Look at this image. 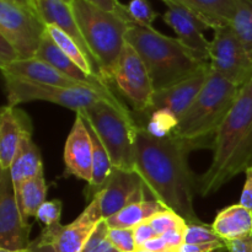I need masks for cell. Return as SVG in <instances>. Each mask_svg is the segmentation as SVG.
<instances>
[{"mask_svg":"<svg viewBox=\"0 0 252 252\" xmlns=\"http://www.w3.org/2000/svg\"><path fill=\"white\" fill-rule=\"evenodd\" d=\"M225 241L208 244H184L177 252H225Z\"/></svg>","mask_w":252,"mask_h":252,"instance_id":"obj_36","label":"cell"},{"mask_svg":"<svg viewBox=\"0 0 252 252\" xmlns=\"http://www.w3.org/2000/svg\"><path fill=\"white\" fill-rule=\"evenodd\" d=\"M17 206L22 219L26 224H30V219L36 218L39 207L47 201V187L44 174L34 179L25 181L19 186H14Z\"/></svg>","mask_w":252,"mask_h":252,"instance_id":"obj_25","label":"cell"},{"mask_svg":"<svg viewBox=\"0 0 252 252\" xmlns=\"http://www.w3.org/2000/svg\"><path fill=\"white\" fill-rule=\"evenodd\" d=\"M226 252H252V234L236 240L225 241Z\"/></svg>","mask_w":252,"mask_h":252,"instance_id":"obj_39","label":"cell"},{"mask_svg":"<svg viewBox=\"0 0 252 252\" xmlns=\"http://www.w3.org/2000/svg\"><path fill=\"white\" fill-rule=\"evenodd\" d=\"M148 221L154 228V230L157 231L159 236L164 235L167 231L177 230V229H186L187 224H189L181 216H179L176 212L171 211V209H166V211L155 214Z\"/></svg>","mask_w":252,"mask_h":252,"instance_id":"obj_28","label":"cell"},{"mask_svg":"<svg viewBox=\"0 0 252 252\" xmlns=\"http://www.w3.org/2000/svg\"><path fill=\"white\" fill-rule=\"evenodd\" d=\"M4 80L7 105L11 106H19L32 101H46L75 112L90 107L101 100H108L118 106H125L113 94H103L91 89L58 88L12 78H4Z\"/></svg>","mask_w":252,"mask_h":252,"instance_id":"obj_8","label":"cell"},{"mask_svg":"<svg viewBox=\"0 0 252 252\" xmlns=\"http://www.w3.org/2000/svg\"><path fill=\"white\" fill-rule=\"evenodd\" d=\"M127 11L135 25L144 27H153V22L159 16L148 0H130Z\"/></svg>","mask_w":252,"mask_h":252,"instance_id":"obj_29","label":"cell"},{"mask_svg":"<svg viewBox=\"0 0 252 252\" xmlns=\"http://www.w3.org/2000/svg\"><path fill=\"white\" fill-rule=\"evenodd\" d=\"M137 252H150V251H145V250H138Z\"/></svg>","mask_w":252,"mask_h":252,"instance_id":"obj_45","label":"cell"},{"mask_svg":"<svg viewBox=\"0 0 252 252\" xmlns=\"http://www.w3.org/2000/svg\"><path fill=\"white\" fill-rule=\"evenodd\" d=\"M185 231H186V229H177V230L167 231L161 236L170 248L174 249V250H179L185 244Z\"/></svg>","mask_w":252,"mask_h":252,"instance_id":"obj_40","label":"cell"},{"mask_svg":"<svg viewBox=\"0 0 252 252\" xmlns=\"http://www.w3.org/2000/svg\"><path fill=\"white\" fill-rule=\"evenodd\" d=\"M102 220L98 201L93 198L70 224L43 228L42 234L51 240L57 252H83L90 236Z\"/></svg>","mask_w":252,"mask_h":252,"instance_id":"obj_14","label":"cell"},{"mask_svg":"<svg viewBox=\"0 0 252 252\" xmlns=\"http://www.w3.org/2000/svg\"><path fill=\"white\" fill-rule=\"evenodd\" d=\"M32 133L29 116L17 106L6 105L0 112V170H9L25 135Z\"/></svg>","mask_w":252,"mask_h":252,"instance_id":"obj_18","label":"cell"},{"mask_svg":"<svg viewBox=\"0 0 252 252\" xmlns=\"http://www.w3.org/2000/svg\"><path fill=\"white\" fill-rule=\"evenodd\" d=\"M30 248L33 250V252H57L51 240L42 233L41 235H38L34 240L31 241Z\"/></svg>","mask_w":252,"mask_h":252,"instance_id":"obj_41","label":"cell"},{"mask_svg":"<svg viewBox=\"0 0 252 252\" xmlns=\"http://www.w3.org/2000/svg\"><path fill=\"white\" fill-rule=\"evenodd\" d=\"M148 193L145 182L137 170L113 167L107 181L95 192L93 198L98 201L106 220L129 204L145 201Z\"/></svg>","mask_w":252,"mask_h":252,"instance_id":"obj_12","label":"cell"},{"mask_svg":"<svg viewBox=\"0 0 252 252\" xmlns=\"http://www.w3.org/2000/svg\"><path fill=\"white\" fill-rule=\"evenodd\" d=\"M36 58L51 64L52 66L58 69L59 71H62L63 74L68 75L69 78L75 79V80L81 81V83L90 84V85L101 86V88H108V85L105 81L86 74L85 71H84L83 69L79 68L70 58H68V57L63 53V51L54 43V41L52 39V37L49 36L48 32H47L43 41H42L41 47H39L38 52H37Z\"/></svg>","mask_w":252,"mask_h":252,"instance_id":"obj_22","label":"cell"},{"mask_svg":"<svg viewBox=\"0 0 252 252\" xmlns=\"http://www.w3.org/2000/svg\"><path fill=\"white\" fill-rule=\"evenodd\" d=\"M209 73L211 65L208 64L191 78L170 88L155 91L149 110L139 115L143 116L142 118L150 116V121L145 126L147 129L159 137L171 134L177 122L198 96L208 79Z\"/></svg>","mask_w":252,"mask_h":252,"instance_id":"obj_7","label":"cell"},{"mask_svg":"<svg viewBox=\"0 0 252 252\" xmlns=\"http://www.w3.org/2000/svg\"><path fill=\"white\" fill-rule=\"evenodd\" d=\"M62 209H63V203L59 199L46 201L39 207L34 219L38 223L43 224L44 228H51V226L58 225V224H61Z\"/></svg>","mask_w":252,"mask_h":252,"instance_id":"obj_32","label":"cell"},{"mask_svg":"<svg viewBox=\"0 0 252 252\" xmlns=\"http://www.w3.org/2000/svg\"><path fill=\"white\" fill-rule=\"evenodd\" d=\"M167 10L162 15L165 24L169 25L176 33L177 38L202 62L209 63V46L211 41L204 37V30H209L204 22L191 11L176 2H165Z\"/></svg>","mask_w":252,"mask_h":252,"instance_id":"obj_16","label":"cell"},{"mask_svg":"<svg viewBox=\"0 0 252 252\" xmlns=\"http://www.w3.org/2000/svg\"><path fill=\"white\" fill-rule=\"evenodd\" d=\"M36 5L39 16H41L42 21L46 24V26H49V25L57 26L58 29L63 30L71 38L75 39L76 43L80 46V48L85 52L86 56L93 62L96 71L101 76L97 63L94 59L91 51L89 49L88 44H86L85 39L81 34L80 29H79V25L76 22L75 16H74L71 5L65 2L64 0H36Z\"/></svg>","mask_w":252,"mask_h":252,"instance_id":"obj_19","label":"cell"},{"mask_svg":"<svg viewBox=\"0 0 252 252\" xmlns=\"http://www.w3.org/2000/svg\"><path fill=\"white\" fill-rule=\"evenodd\" d=\"M209 65L212 70L239 88H243L252 78L251 57L230 25L214 30L209 46Z\"/></svg>","mask_w":252,"mask_h":252,"instance_id":"obj_11","label":"cell"},{"mask_svg":"<svg viewBox=\"0 0 252 252\" xmlns=\"http://www.w3.org/2000/svg\"><path fill=\"white\" fill-rule=\"evenodd\" d=\"M0 252H33L31 248L26 249V250H16V251H11V250H4V249H0Z\"/></svg>","mask_w":252,"mask_h":252,"instance_id":"obj_43","label":"cell"},{"mask_svg":"<svg viewBox=\"0 0 252 252\" xmlns=\"http://www.w3.org/2000/svg\"><path fill=\"white\" fill-rule=\"evenodd\" d=\"M5 1L11 2V4L16 5V6H20V7H22V9L29 10V11L34 12V14H38V10H37V5H36V0H5Z\"/></svg>","mask_w":252,"mask_h":252,"instance_id":"obj_42","label":"cell"},{"mask_svg":"<svg viewBox=\"0 0 252 252\" xmlns=\"http://www.w3.org/2000/svg\"><path fill=\"white\" fill-rule=\"evenodd\" d=\"M76 113L97 133L110 155L113 167L135 170V133L138 125L126 106L101 100Z\"/></svg>","mask_w":252,"mask_h":252,"instance_id":"obj_6","label":"cell"},{"mask_svg":"<svg viewBox=\"0 0 252 252\" xmlns=\"http://www.w3.org/2000/svg\"><path fill=\"white\" fill-rule=\"evenodd\" d=\"M30 233L31 225L25 223L17 206L10 170H0V249H30Z\"/></svg>","mask_w":252,"mask_h":252,"instance_id":"obj_13","label":"cell"},{"mask_svg":"<svg viewBox=\"0 0 252 252\" xmlns=\"http://www.w3.org/2000/svg\"><path fill=\"white\" fill-rule=\"evenodd\" d=\"M4 78L19 79V80L31 81V83L43 84V85L58 86V88L66 89H91V90L100 91L103 94H112L110 88H101V86L90 85V84L81 83L75 79L69 78L38 58L20 59L9 65L0 66Z\"/></svg>","mask_w":252,"mask_h":252,"instance_id":"obj_15","label":"cell"},{"mask_svg":"<svg viewBox=\"0 0 252 252\" xmlns=\"http://www.w3.org/2000/svg\"><path fill=\"white\" fill-rule=\"evenodd\" d=\"M64 175L74 176L90 184L93 179V140L85 121L76 113L65 147H64Z\"/></svg>","mask_w":252,"mask_h":252,"instance_id":"obj_17","label":"cell"},{"mask_svg":"<svg viewBox=\"0 0 252 252\" xmlns=\"http://www.w3.org/2000/svg\"><path fill=\"white\" fill-rule=\"evenodd\" d=\"M241 88L212 70L198 96L171 134L193 143L198 149H212L214 135L233 108Z\"/></svg>","mask_w":252,"mask_h":252,"instance_id":"obj_4","label":"cell"},{"mask_svg":"<svg viewBox=\"0 0 252 252\" xmlns=\"http://www.w3.org/2000/svg\"><path fill=\"white\" fill-rule=\"evenodd\" d=\"M110 83L117 86L138 116L149 110L155 93L154 84L142 57L128 42L116 63Z\"/></svg>","mask_w":252,"mask_h":252,"instance_id":"obj_9","label":"cell"},{"mask_svg":"<svg viewBox=\"0 0 252 252\" xmlns=\"http://www.w3.org/2000/svg\"><path fill=\"white\" fill-rule=\"evenodd\" d=\"M70 5L81 34L97 63L101 76L106 83H110L116 63L127 43L128 30L134 24L86 0H73Z\"/></svg>","mask_w":252,"mask_h":252,"instance_id":"obj_5","label":"cell"},{"mask_svg":"<svg viewBox=\"0 0 252 252\" xmlns=\"http://www.w3.org/2000/svg\"><path fill=\"white\" fill-rule=\"evenodd\" d=\"M47 32H48L49 36L52 37L54 43H56L57 46L63 51V53L65 54L68 58H70L79 68L83 69V70L85 71L86 74H89V75L103 80V79L98 75L97 71H96L93 62H91L90 58L86 56L85 52L80 48V46L76 43L75 39L71 38V37L69 36V34H66L63 30L58 29L57 26H52V25L47 26Z\"/></svg>","mask_w":252,"mask_h":252,"instance_id":"obj_26","label":"cell"},{"mask_svg":"<svg viewBox=\"0 0 252 252\" xmlns=\"http://www.w3.org/2000/svg\"><path fill=\"white\" fill-rule=\"evenodd\" d=\"M83 252H118L108 239V226L105 219L95 229Z\"/></svg>","mask_w":252,"mask_h":252,"instance_id":"obj_31","label":"cell"},{"mask_svg":"<svg viewBox=\"0 0 252 252\" xmlns=\"http://www.w3.org/2000/svg\"><path fill=\"white\" fill-rule=\"evenodd\" d=\"M231 29L252 59V0H238Z\"/></svg>","mask_w":252,"mask_h":252,"instance_id":"obj_27","label":"cell"},{"mask_svg":"<svg viewBox=\"0 0 252 252\" xmlns=\"http://www.w3.org/2000/svg\"><path fill=\"white\" fill-rule=\"evenodd\" d=\"M133 233H134V239L138 250L142 249L144 246V244H147L149 240L159 236L157 234V231L154 230V228L150 225L149 221H144V223L139 224L135 228H133Z\"/></svg>","mask_w":252,"mask_h":252,"instance_id":"obj_35","label":"cell"},{"mask_svg":"<svg viewBox=\"0 0 252 252\" xmlns=\"http://www.w3.org/2000/svg\"><path fill=\"white\" fill-rule=\"evenodd\" d=\"M209 169L198 177L203 198L252 167V78L241 88L229 115L214 135Z\"/></svg>","mask_w":252,"mask_h":252,"instance_id":"obj_2","label":"cell"},{"mask_svg":"<svg viewBox=\"0 0 252 252\" xmlns=\"http://www.w3.org/2000/svg\"><path fill=\"white\" fill-rule=\"evenodd\" d=\"M217 235L224 241L236 240L252 234V211L240 203L221 209L212 223Z\"/></svg>","mask_w":252,"mask_h":252,"instance_id":"obj_21","label":"cell"},{"mask_svg":"<svg viewBox=\"0 0 252 252\" xmlns=\"http://www.w3.org/2000/svg\"><path fill=\"white\" fill-rule=\"evenodd\" d=\"M86 1L95 5V6L100 7V9L105 10V11L113 12V14L120 15V16L125 17L126 20H128L129 22L134 24L127 11V5H123L120 0H86Z\"/></svg>","mask_w":252,"mask_h":252,"instance_id":"obj_34","label":"cell"},{"mask_svg":"<svg viewBox=\"0 0 252 252\" xmlns=\"http://www.w3.org/2000/svg\"><path fill=\"white\" fill-rule=\"evenodd\" d=\"M64 1L68 2V4H71V2H73V0H64Z\"/></svg>","mask_w":252,"mask_h":252,"instance_id":"obj_44","label":"cell"},{"mask_svg":"<svg viewBox=\"0 0 252 252\" xmlns=\"http://www.w3.org/2000/svg\"><path fill=\"white\" fill-rule=\"evenodd\" d=\"M198 149L193 143L172 134H153L138 125L135 133V170L154 199L176 212L189 224L202 223L194 211L198 177L189 165V154Z\"/></svg>","mask_w":252,"mask_h":252,"instance_id":"obj_1","label":"cell"},{"mask_svg":"<svg viewBox=\"0 0 252 252\" xmlns=\"http://www.w3.org/2000/svg\"><path fill=\"white\" fill-rule=\"evenodd\" d=\"M164 2L172 1L181 5L198 17L208 29L230 25L236 9L238 0H162Z\"/></svg>","mask_w":252,"mask_h":252,"instance_id":"obj_20","label":"cell"},{"mask_svg":"<svg viewBox=\"0 0 252 252\" xmlns=\"http://www.w3.org/2000/svg\"><path fill=\"white\" fill-rule=\"evenodd\" d=\"M166 209L169 208L158 199H145L138 203L129 204L115 216L106 219V223L110 229H133Z\"/></svg>","mask_w":252,"mask_h":252,"instance_id":"obj_24","label":"cell"},{"mask_svg":"<svg viewBox=\"0 0 252 252\" xmlns=\"http://www.w3.org/2000/svg\"><path fill=\"white\" fill-rule=\"evenodd\" d=\"M126 41L142 57L155 91L181 83L209 64L199 61L177 37L162 34L153 27L132 25Z\"/></svg>","mask_w":252,"mask_h":252,"instance_id":"obj_3","label":"cell"},{"mask_svg":"<svg viewBox=\"0 0 252 252\" xmlns=\"http://www.w3.org/2000/svg\"><path fill=\"white\" fill-rule=\"evenodd\" d=\"M217 241H224L217 235L216 231L212 228V224L192 223L187 224L186 231H185V244H208L217 243Z\"/></svg>","mask_w":252,"mask_h":252,"instance_id":"obj_30","label":"cell"},{"mask_svg":"<svg viewBox=\"0 0 252 252\" xmlns=\"http://www.w3.org/2000/svg\"><path fill=\"white\" fill-rule=\"evenodd\" d=\"M108 239L118 252H137L133 229H110L108 228Z\"/></svg>","mask_w":252,"mask_h":252,"instance_id":"obj_33","label":"cell"},{"mask_svg":"<svg viewBox=\"0 0 252 252\" xmlns=\"http://www.w3.org/2000/svg\"><path fill=\"white\" fill-rule=\"evenodd\" d=\"M20 59H21L20 54L15 49V47L10 42H7L4 37L0 36V66L9 65Z\"/></svg>","mask_w":252,"mask_h":252,"instance_id":"obj_37","label":"cell"},{"mask_svg":"<svg viewBox=\"0 0 252 252\" xmlns=\"http://www.w3.org/2000/svg\"><path fill=\"white\" fill-rule=\"evenodd\" d=\"M9 170L14 186L43 174L41 152L32 140V133L25 135Z\"/></svg>","mask_w":252,"mask_h":252,"instance_id":"obj_23","label":"cell"},{"mask_svg":"<svg viewBox=\"0 0 252 252\" xmlns=\"http://www.w3.org/2000/svg\"><path fill=\"white\" fill-rule=\"evenodd\" d=\"M245 175H246V180H245V184H244V189H243V192H241L239 203H240L241 206L245 207V208L252 211V167L246 170Z\"/></svg>","mask_w":252,"mask_h":252,"instance_id":"obj_38","label":"cell"},{"mask_svg":"<svg viewBox=\"0 0 252 252\" xmlns=\"http://www.w3.org/2000/svg\"><path fill=\"white\" fill-rule=\"evenodd\" d=\"M47 33L38 14L0 0V36L15 47L21 59L36 58Z\"/></svg>","mask_w":252,"mask_h":252,"instance_id":"obj_10","label":"cell"}]
</instances>
